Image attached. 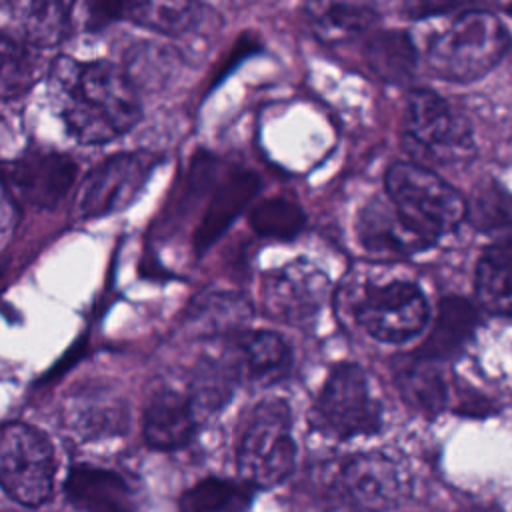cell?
Returning a JSON list of instances; mask_svg holds the SVG:
<instances>
[{
  "mask_svg": "<svg viewBox=\"0 0 512 512\" xmlns=\"http://www.w3.org/2000/svg\"><path fill=\"white\" fill-rule=\"evenodd\" d=\"M50 84L66 130L80 144H106L142 116L138 88L118 64L62 56L52 64Z\"/></svg>",
  "mask_w": 512,
  "mask_h": 512,
  "instance_id": "obj_1",
  "label": "cell"
},
{
  "mask_svg": "<svg viewBox=\"0 0 512 512\" xmlns=\"http://www.w3.org/2000/svg\"><path fill=\"white\" fill-rule=\"evenodd\" d=\"M508 34L500 20L482 10L458 14L426 48L430 70L450 82H470L484 76L506 52Z\"/></svg>",
  "mask_w": 512,
  "mask_h": 512,
  "instance_id": "obj_2",
  "label": "cell"
},
{
  "mask_svg": "<svg viewBox=\"0 0 512 512\" xmlns=\"http://www.w3.org/2000/svg\"><path fill=\"white\" fill-rule=\"evenodd\" d=\"M384 182L398 214L430 242L454 230L468 212L458 190L422 164L394 162Z\"/></svg>",
  "mask_w": 512,
  "mask_h": 512,
  "instance_id": "obj_3",
  "label": "cell"
},
{
  "mask_svg": "<svg viewBox=\"0 0 512 512\" xmlns=\"http://www.w3.org/2000/svg\"><path fill=\"white\" fill-rule=\"evenodd\" d=\"M404 148L434 164H460L472 158V128L462 112L432 90H412L404 112Z\"/></svg>",
  "mask_w": 512,
  "mask_h": 512,
  "instance_id": "obj_4",
  "label": "cell"
},
{
  "mask_svg": "<svg viewBox=\"0 0 512 512\" xmlns=\"http://www.w3.org/2000/svg\"><path fill=\"white\" fill-rule=\"evenodd\" d=\"M310 418L318 432L336 440L376 434L382 426V404L372 392L366 370L352 362L334 366L318 392Z\"/></svg>",
  "mask_w": 512,
  "mask_h": 512,
  "instance_id": "obj_5",
  "label": "cell"
},
{
  "mask_svg": "<svg viewBox=\"0 0 512 512\" xmlns=\"http://www.w3.org/2000/svg\"><path fill=\"white\" fill-rule=\"evenodd\" d=\"M294 458L290 406L282 398L262 400L254 408L238 446L240 476L250 486L272 488L290 476Z\"/></svg>",
  "mask_w": 512,
  "mask_h": 512,
  "instance_id": "obj_6",
  "label": "cell"
},
{
  "mask_svg": "<svg viewBox=\"0 0 512 512\" xmlns=\"http://www.w3.org/2000/svg\"><path fill=\"white\" fill-rule=\"evenodd\" d=\"M54 450L50 440L24 422H8L0 434V480L6 494L24 506H38L52 494Z\"/></svg>",
  "mask_w": 512,
  "mask_h": 512,
  "instance_id": "obj_7",
  "label": "cell"
},
{
  "mask_svg": "<svg viewBox=\"0 0 512 512\" xmlns=\"http://www.w3.org/2000/svg\"><path fill=\"white\" fill-rule=\"evenodd\" d=\"M356 322L380 342H406L428 322V302L422 290L406 280L370 284L354 304Z\"/></svg>",
  "mask_w": 512,
  "mask_h": 512,
  "instance_id": "obj_8",
  "label": "cell"
},
{
  "mask_svg": "<svg viewBox=\"0 0 512 512\" xmlns=\"http://www.w3.org/2000/svg\"><path fill=\"white\" fill-rule=\"evenodd\" d=\"M158 164L160 156L148 150L108 156L84 178L78 198V214L82 218H102L124 210L138 198Z\"/></svg>",
  "mask_w": 512,
  "mask_h": 512,
  "instance_id": "obj_9",
  "label": "cell"
},
{
  "mask_svg": "<svg viewBox=\"0 0 512 512\" xmlns=\"http://www.w3.org/2000/svg\"><path fill=\"white\" fill-rule=\"evenodd\" d=\"M76 172V162L66 154L30 150L4 164V192L38 210L54 208L74 184Z\"/></svg>",
  "mask_w": 512,
  "mask_h": 512,
  "instance_id": "obj_10",
  "label": "cell"
},
{
  "mask_svg": "<svg viewBox=\"0 0 512 512\" xmlns=\"http://www.w3.org/2000/svg\"><path fill=\"white\" fill-rule=\"evenodd\" d=\"M338 488L350 506L364 512H384L400 504L408 492V480L394 458L366 452L340 466Z\"/></svg>",
  "mask_w": 512,
  "mask_h": 512,
  "instance_id": "obj_11",
  "label": "cell"
},
{
  "mask_svg": "<svg viewBox=\"0 0 512 512\" xmlns=\"http://www.w3.org/2000/svg\"><path fill=\"white\" fill-rule=\"evenodd\" d=\"M326 292L324 272L306 260H294L268 276L264 288L266 310L282 322L304 324L320 312Z\"/></svg>",
  "mask_w": 512,
  "mask_h": 512,
  "instance_id": "obj_12",
  "label": "cell"
},
{
  "mask_svg": "<svg viewBox=\"0 0 512 512\" xmlns=\"http://www.w3.org/2000/svg\"><path fill=\"white\" fill-rule=\"evenodd\" d=\"M260 188V176L246 168H234L214 188L208 206L194 230V250L202 254L208 250L234 218L250 204Z\"/></svg>",
  "mask_w": 512,
  "mask_h": 512,
  "instance_id": "obj_13",
  "label": "cell"
},
{
  "mask_svg": "<svg viewBox=\"0 0 512 512\" xmlns=\"http://www.w3.org/2000/svg\"><path fill=\"white\" fill-rule=\"evenodd\" d=\"M198 414L190 396L172 388H160L144 408L142 432L148 446L176 450L186 446L196 432Z\"/></svg>",
  "mask_w": 512,
  "mask_h": 512,
  "instance_id": "obj_14",
  "label": "cell"
},
{
  "mask_svg": "<svg viewBox=\"0 0 512 512\" xmlns=\"http://www.w3.org/2000/svg\"><path fill=\"white\" fill-rule=\"evenodd\" d=\"M356 232L364 250L380 256L410 254L432 244L408 226V222L398 214L390 198L384 200L378 196H374L360 210Z\"/></svg>",
  "mask_w": 512,
  "mask_h": 512,
  "instance_id": "obj_15",
  "label": "cell"
},
{
  "mask_svg": "<svg viewBox=\"0 0 512 512\" xmlns=\"http://www.w3.org/2000/svg\"><path fill=\"white\" fill-rule=\"evenodd\" d=\"M230 346L238 360L242 378L254 384H272L290 372V346L276 332H240L234 336Z\"/></svg>",
  "mask_w": 512,
  "mask_h": 512,
  "instance_id": "obj_16",
  "label": "cell"
},
{
  "mask_svg": "<svg viewBox=\"0 0 512 512\" xmlns=\"http://www.w3.org/2000/svg\"><path fill=\"white\" fill-rule=\"evenodd\" d=\"M252 314L250 302L238 292L214 290L190 302L186 326L200 336H236Z\"/></svg>",
  "mask_w": 512,
  "mask_h": 512,
  "instance_id": "obj_17",
  "label": "cell"
},
{
  "mask_svg": "<svg viewBox=\"0 0 512 512\" xmlns=\"http://www.w3.org/2000/svg\"><path fill=\"white\" fill-rule=\"evenodd\" d=\"M66 494L78 508L104 512L126 508L130 486L114 470L78 464L68 472Z\"/></svg>",
  "mask_w": 512,
  "mask_h": 512,
  "instance_id": "obj_18",
  "label": "cell"
},
{
  "mask_svg": "<svg viewBox=\"0 0 512 512\" xmlns=\"http://www.w3.org/2000/svg\"><path fill=\"white\" fill-rule=\"evenodd\" d=\"M476 310L462 298H444L438 306L434 328L414 358L432 362L454 356L472 336L476 326Z\"/></svg>",
  "mask_w": 512,
  "mask_h": 512,
  "instance_id": "obj_19",
  "label": "cell"
},
{
  "mask_svg": "<svg viewBox=\"0 0 512 512\" xmlns=\"http://www.w3.org/2000/svg\"><path fill=\"white\" fill-rule=\"evenodd\" d=\"M238 380H242V374L232 346L222 356L200 358L192 372L188 394L196 414L220 410L230 400Z\"/></svg>",
  "mask_w": 512,
  "mask_h": 512,
  "instance_id": "obj_20",
  "label": "cell"
},
{
  "mask_svg": "<svg viewBox=\"0 0 512 512\" xmlns=\"http://www.w3.org/2000/svg\"><path fill=\"white\" fill-rule=\"evenodd\" d=\"M4 6L14 10V16L4 14L6 20H12L16 24V34H12V36H16L18 40H22L34 48L42 50V48L54 46L68 32L72 4H66V2L10 4V2H6Z\"/></svg>",
  "mask_w": 512,
  "mask_h": 512,
  "instance_id": "obj_21",
  "label": "cell"
},
{
  "mask_svg": "<svg viewBox=\"0 0 512 512\" xmlns=\"http://www.w3.org/2000/svg\"><path fill=\"white\" fill-rule=\"evenodd\" d=\"M306 20L324 42H342L370 30L378 14L362 2H310L304 6Z\"/></svg>",
  "mask_w": 512,
  "mask_h": 512,
  "instance_id": "obj_22",
  "label": "cell"
},
{
  "mask_svg": "<svg viewBox=\"0 0 512 512\" xmlns=\"http://www.w3.org/2000/svg\"><path fill=\"white\" fill-rule=\"evenodd\" d=\"M476 296L486 310L512 316V240L498 242L480 256Z\"/></svg>",
  "mask_w": 512,
  "mask_h": 512,
  "instance_id": "obj_23",
  "label": "cell"
},
{
  "mask_svg": "<svg viewBox=\"0 0 512 512\" xmlns=\"http://www.w3.org/2000/svg\"><path fill=\"white\" fill-rule=\"evenodd\" d=\"M364 60L386 82H404L416 66V48L404 30H378L364 42Z\"/></svg>",
  "mask_w": 512,
  "mask_h": 512,
  "instance_id": "obj_24",
  "label": "cell"
},
{
  "mask_svg": "<svg viewBox=\"0 0 512 512\" xmlns=\"http://www.w3.org/2000/svg\"><path fill=\"white\" fill-rule=\"evenodd\" d=\"M206 6L200 2H128L124 16L130 22L170 36H182L200 26Z\"/></svg>",
  "mask_w": 512,
  "mask_h": 512,
  "instance_id": "obj_25",
  "label": "cell"
},
{
  "mask_svg": "<svg viewBox=\"0 0 512 512\" xmlns=\"http://www.w3.org/2000/svg\"><path fill=\"white\" fill-rule=\"evenodd\" d=\"M0 54H2V72H0V90L4 100L20 98L40 76L42 58L40 48H34L16 36L2 32L0 36Z\"/></svg>",
  "mask_w": 512,
  "mask_h": 512,
  "instance_id": "obj_26",
  "label": "cell"
},
{
  "mask_svg": "<svg viewBox=\"0 0 512 512\" xmlns=\"http://www.w3.org/2000/svg\"><path fill=\"white\" fill-rule=\"evenodd\" d=\"M248 486L224 478H206L188 488L178 502L180 512H242L250 504Z\"/></svg>",
  "mask_w": 512,
  "mask_h": 512,
  "instance_id": "obj_27",
  "label": "cell"
},
{
  "mask_svg": "<svg viewBox=\"0 0 512 512\" xmlns=\"http://www.w3.org/2000/svg\"><path fill=\"white\" fill-rule=\"evenodd\" d=\"M396 384L402 398L424 414H436L446 402V384L430 362L414 358L396 374Z\"/></svg>",
  "mask_w": 512,
  "mask_h": 512,
  "instance_id": "obj_28",
  "label": "cell"
},
{
  "mask_svg": "<svg viewBox=\"0 0 512 512\" xmlns=\"http://www.w3.org/2000/svg\"><path fill=\"white\" fill-rule=\"evenodd\" d=\"M248 224L258 236L290 240L304 230L306 216L296 202L282 196H274L264 198L250 208Z\"/></svg>",
  "mask_w": 512,
  "mask_h": 512,
  "instance_id": "obj_29",
  "label": "cell"
},
{
  "mask_svg": "<svg viewBox=\"0 0 512 512\" xmlns=\"http://www.w3.org/2000/svg\"><path fill=\"white\" fill-rule=\"evenodd\" d=\"M72 424L84 436L118 434L126 422V406L122 400L108 396H84L72 408Z\"/></svg>",
  "mask_w": 512,
  "mask_h": 512,
  "instance_id": "obj_30",
  "label": "cell"
},
{
  "mask_svg": "<svg viewBox=\"0 0 512 512\" xmlns=\"http://www.w3.org/2000/svg\"><path fill=\"white\" fill-rule=\"evenodd\" d=\"M466 214L482 230L512 228V196L486 186L474 194Z\"/></svg>",
  "mask_w": 512,
  "mask_h": 512,
  "instance_id": "obj_31",
  "label": "cell"
},
{
  "mask_svg": "<svg viewBox=\"0 0 512 512\" xmlns=\"http://www.w3.org/2000/svg\"><path fill=\"white\" fill-rule=\"evenodd\" d=\"M86 8H88L90 28H100V26L124 16L122 2H92V4H86Z\"/></svg>",
  "mask_w": 512,
  "mask_h": 512,
  "instance_id": "obj_32",
  "label": "cell"
},
{
  "mask_svg": "<svg viewBox=\"0 0 512 512\" xmlns=\"http://www.w3.org/2000/svg\"><path fill=\"white\" fill-rule=\"evenodd\" d=\"M104 512H128L126 508H118V510H104Z\"/></svg>",
  "mask_w": 512,
  "mask_h": 512,
  "instance_id": "obj_33",
  "label": "cell"
},
{
  "mask_svg": "<svg viewBox=\"0 0 512 512\" xmlns=\"http://www.w3.org/2000/svg\"><path fill=\"white\" fill-rule=\"evenodd\" d=\"M510 12H512V6H510Z\"/></svg>",
  "mask_w": 512,
  "mask_h": 512,
  "instance_id": "obj_34",
  "label": "cell"
}]
</instances>
